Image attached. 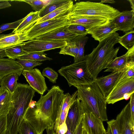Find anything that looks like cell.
Instances as JSON below:
<instances>
[{"label": "cell", "instance_id": "obj_37", "mask_svg": "<svg viewBox=\"0 0 134 134\" xmlns=\"http://www.w3.org/2000/svg\"><path fill=\"white\" fill-rule=\"evenodd\" d=\"M23 20V18L15 21L3 24L0 26V34L5 31L10 29L14 30L19 25Z\"/></svg>", "mask_w": 134, "mask_h": 134}, {"label": "cell", "instance_id": "obj_9", "mask_svg": "<svg viewBox=\"0 0 134 134\" xmlns=\"http://www.w3.org/2000/svg\"><path fill=\"white\" fill-rule=\"evenodd\" d=\"M134 93V78L122 79L105 98L107 104H113L121 100L124 94Z\"/></svg>", "mask_w": 134, "mask_h": 134}, {"label": "cell", "instance_id": "obj_28", "mask_svg": "<svg viewBox=\"0 0 134 134\" xmlns=\"http://www.w3.org/2000/svg\"><path fill=\"white\" fill-rule=\"evenodd\" d=\"M21 44L6 48L5 52L6 57L15 60L18 57L27 53L23 49Z\"/></svg>", "mask_w": 134, "mask_h": 134}, {"label": "cell", "instance_id": "obj_5", "mask_svg": "<svg viewBox=\"0 0 134 134\" xmlns=\"http://www.w3.org/2000/svg\"><path fill=\"white\" fill-rule=\"evenodd\" d=\"M87 55L82 60L63 66L58 72L66 80L70 87L90 84L94 79L89 72L87 64Z\"/></svg>", "mask_w": 134, "mask_h": 134}, {"label": "cell", "instance_id": "obj_38", "mask_svg": "<svg viewBox=\"0 0 134 134\" xmlns=\"http://www.w3.org/2000/svg\"><path fill=\"white\" fill-rule=\"evenodd\" d=\"M113 134H121L116 119H113L107 122Z\"/></svg>", "mask_w": 134, "mask_h": 134}, {"label": "cell", "instance_id": "obj_18", "mask_svg": "<svg viewBox=\"0 0 134 134\" xmlns=\"http://www.w3.org/2000/svg\"><path fill=\"white\" fill-rule=\"evenodd\" d=\"M40 18L39 15V12H31L25 17L19 25L12 33L17 34L22 37L28 30Z\"/></svg>", "mask_w": 134, "mask_h": 134}, {"label": "cell", "instance_id": "obj_23", "mask_svg": "<svg viewBox=\"0 0 134 134\" xmlns=\"http://www.w3.org/2000/svg\"><path fill=\"white\" fill-rule=\"evenodd\" d=\"M19 76L18 74L15 73L5 75L0 82V87L7 89L12 93L17 86Z\"/></svg>", "mask_w": 134, "mask_h": 134}, {"label": "cell", "instance_id": "obj_16", "mask_svg": "<svg viewBox=\"0 0 134 134\" xmlns=\"http://www.w3.org/2000/svg\"><path fill=\"white\" fill-rule=\"evenodd\" d=\"M118 31L116 26L110 21L104 24L87 29L88 34H90L95 40L99 42L112 33Z\"/></svg>", "mask_w": 134, "mask_h": 134}, {"label": "cell", "instance_id": "obj_14", "mask_svg": "<svg viewBox=\"0 0 134 134\" xmlns=\"http://www.w3.org/2000/svg\"><path fill=\"white\" fill-rule=\"evenodd\" d=\"M83 114L80 100L77 97L70 107L65 120L72 134L81 120Z\"/></svg>", "mask_w": 134, "mask_h": 134}, {"label": "cell", "instance_id": "obj_49", "mask_svg": "<svg viewBox=\"0 0 134 134\" xmlns=\"http://www.w3.org/2000/svg\"><path fill=\"white\" fill-rule=\"evenodd\" d=\"M128 1L130 2L131 8H132V10L134 11V0H129Z\"/></svg>", "mask_w": 134, "mask_h": 134}, {"label": "cell", "instance_id": "obj_19", "mask_svg": "<svg viewBox=\"0 0 134 134\" xmlns=\"http://www.w3.org/2000/svg\"><path fill=\"white\" fill-rule=\"evenodd\" d=\"M23 71L21 66L15 60L0 58V76L4 77L8 74L15 73L20 76Z\"/></svg>", "mask_w": 134, "mask_h": 134}, {"label": "cell", "instance_id": "obj_42", "mask_svg": "<svg viewBox=\"0 0 134 134\" xmlns=\"http://www.w3.org/2000/svg\"><path fill=\"white\" fill-rule=\"evenodd\" d=\"M131 115L132 120L134 121V93L130 97V101Z\"/></svg>", "mask_w": 134, "mask_h": 134}, {"label": "cell", "instance_id": "obj_24", "mask_svg": "<svg viewBox=\"0 0 134 134\" xmlns=\"http://www.w3.org/2000/svg\"><path fill=\"white\" fill-rule=\"evenodd\" d=\"M73 2L72 0L68 1L63 5L44 17L40 18L36 23H39L52 19L71 9L73 6Z\"/></svg>", "mask_w": 134, "mask_h": 134}, {"label": "cell", "instance_id": "obj_15", "mask_svg": "<svg viewBox=\"0 0 134 134\" xmlns=\"http://www.w3.org/2000/svg\"><path fill=\"white\" fill-rule=\"evenodd\" d=\"M110 21L116 26L118 30L125 32L133 30L134 11H124Z\"/></svg>", "mask_w": 134, "mask_h": 134}, {"label": "cell", "instance_id": "obj_52", "mask_svg": "<svg viewBox=\"0 0 134 134\" xmlns=\"http://www.w3.org/2000/svg\"><path fill=\"white\" fill-rule=\"evenodd\" d=\"M83 130V134H87V133L84 130Z\"/></svg>", "mask_w": 134, "mask_h": 134}, {"label": "cell", "instance_id": "obj_35", "mask_svg": "<svg viewBox=\"0 0 134 134\" xmlns=\"http://www.w3.org/2000/svg\"><path fill=\"white\" fill-rule=\"evenodd\" d=\"M18 133L19 134H37L31 125L23 120L19 127Z\"/></svg>", "mask_w": 134, "mask_h": 134}, {"label": "cell", "instance_id": "obj_4", "mask_svg": "<svg viewBox=\"0 0 134 134\" xmlns=\"http://www.w3.org/2000/svg\"><path fill=\"white\" fill-rule=\"evenodd\" d=\"M121 13L110 5L100 2L81 1L74 4L69 15L100 17L110 21Z\"/></svg>", "mask_w": 134, "mask_h": 134}, {"label": "cell", "instance_id": "obj_32", "mask_svg": "<svg viewBox=\"0 0 134 134\" xmlns=\"http://www.w3.org/2000/svg\"><path fill=\"white\" fill-rule=\"evenodd\" d=\"M16 62L22 67L23 70H29L35 67L41 65L43 63L41 61L24 59H17Z\"/></svg>", "mask_w": 134, "mask_h": 134}, {"label": "cell", "instance_id": "obj_26", "mask_svg": "<svg viewBox=\"0 0 134 134\" xmlns=\"http://www.w3.org/2000/svg\"><path fill=\"white\" fill-rule=\"evenodd\" d=\"M88 37L86 35L77 36L74 40L77 44L79 48L78 53L75 61L76 63L81 61L85 57L84 55V47Z\"/></svg>", "mask_w": 134, "mask_h": 134}, {"label": "cell", "instance_id": "obj_12", "mask_svg": "<svg viewBox=\"0 0 134 134\" xmlns=\"http://www.w3.org/2000/svg\"><path fill=\"white\" fill-rule=\"evenodd\" d=\"M22 74L32 89L41 95L43 94L47 87L45 79L39 69L35 68L23 70Z\"/></svg>", "mask_w": 134, "mask_h": 134}, {"label": "cell", "instance_id": "obj_20", "mask_svg": "<svg viewBox=\"0 0 134 134\" xmlns=\"http://www.w3.org/2000/svg\"><path fill=\"white\" fill-rule=\"evenodd\" d=\"M77 36L66 30L47 33L33 39L48 41H63L72 40Z\"/></svg>", "mask_w": 134, "mask_h": 134}, {"label": "cell", "instance_id": "obj_2", "mask_svg": "<svg viewBox=\"0 0 134 134\" xmlns=\"http://www.w3.org/2000/svg\"><path fill=\"white\" fill-rule=\"evenodd\" d=\"M120 37L116 32L112 33L99 42L92 52L87 55L88 68L94 80L117 57L120 47L114 48V47L118 42Z\"/></svg>", "mask_w": 134, "mask_h": 134}, {"label": "cell", "instance_id": "obj_7", "mask_svg": "<svg viewBox=\"0 0 134 134\" xmlns=\"http://www.w3.org/2000/svg\"><path fill=\"white\" fill-rule=\"evenodd\" d=\"M66 41H48L32 39L23 43L22 48L27 53L44 52L56 48H60L65 46Z\"/></svg>", "mask_w": 134, "mask_h": 134}, {"label": "cell", "instance_id": "obj_22", "mask_svg": "<svg viewBox=\"0 0 134 134\" xmlns=\"http://www.w3.org/2000/svg\"><path fill=\"white\" fill-rule=\"evenodd\" d=\"M12 93L7 89L0 87V116L6 115L11 108Z\"/></svg>", "mask_w": 134, "mask_h": 134}, {"label": "cell", "instance_id": "obj_51", "mask_svg": "<svg viewBox=\"0 0 134 134\" xmlns=\"http://www.w3.org/2000/svg\"><path fill=\"white\" fill-rule=\"evenodd\" d=\"M67 126L68 127V130L65 134H72L71 132L69 126L67 125Z\"/></svg>", "mask_w": 134, "mask_h": 134}, {"label": "cell", "instance_id": "obj_6", "mask_svg": "<svg viewBox=\"0 0 134 134\" xmlns=\"http://www.w3.org/2000/svg\"><path fill=\"white\" fill-rule=\"evenodd\" d=\"M72 8L52 19L36 23L23 36L25 41L32 40L47 33L66 30L70 25L68 16Z\"/></svg>", "mask_w": 134, "mask_h": 134}, {"label": "cell", "instance_id": "obj_11", "mask_svg": "<svg viewBox=\"0 0 134 134\" xmlns=\"http://www.w3.org/2000/svg\"><path fill=\"white\" fill-rule=\"evenodd\" d=\"M133 68H134V45L125 54L115 58L104 72L122 71Z\"/></svg>", "mask_w": 134, "mask_h": 134}, {"label": "cell", "instance_id": "obj_30", "mask_svg": "<svg viewBox=\"0 0 134 134\" xmlns=\"http://www.w3.org/2000/svg\"><path fill=\"white\" fill-rule=\"evenodd\" d=\"M77 94V90L74 92L72 95H70L69 93L64 94L63 102L58 113L61 111L69 109L76 100Z\"/></svg>", "mask_w": 134, "mask_h": 134}, {"label": "cell", "instance_id": "obj_13", "mask_svg": "<svg viewBox=\"0 0 134 134\" xmlns=\"http://www.w3.org/2000/svg\"><path fill=\"white\" fill-rule=\"evenodd\" d=\"M116 120L121 134H134V121L131 117L130 102L117 115Z\"/></svg>", "mask_w": 134, "mask_h": 134}, {"label": "cell", "instance_id": "obj_3", "mask_svg": "<svg viewBox=\"0 0 134 134\" xmlns=\"http://www.w3.org/2000/svg\"><path fill=\"white\" fill-rule=\"evenodd\" d=\"M74 86L77 89V97L85 103L89 110L103 122L108 121L105 98L95 81L90 84Z\"/></svg>", "mask_w": 134, "mask_h": 134}, {"label": "cell", "instance_id": "obj_40", "mask_svg": "<svg viewBox=\"0 0 134 134\" xmlns=\"http://www.w3.org/2000/svg\"><path fill=\"white\" fill-rule=\"evenodd\" d=\"M67 130V126L65 122L58 127L54 132L55 134H65Z\"/></svg>", "mask_w": 134, "mask_h": 134}, {"label": "cell", "instance_id": "obj_39", "mask_svg": "<svg viewBox=\"0 0 134 134\" xmlns=\"http://www.w3.org/2000/svg\"><path fill=\"white\" fill-rule=\"evenodd\" d=\"M6 115L0 116V134H7Z\"/></svg>", "mask_w": 134, "mask_h": 134}, {"label": "cell", "instance_id": "obj_8", "mask_svg": "<svg viewBox=\"0 0 134 134\" xmlns=\"http://www.w3.org/2000/svg\"><path fill=\"white\" fill-rule=\"evenodd\" d=\"M126 70L112 72L107 75L97 77L95 79V82L105 98L120 81L123 79Z\"/></svg>", "mask_w": 134, "mask_h": 134}, {"label": "cell", "instance_id": "obj_46", "mask_svg": "<svg viewBox=\"0 0 134 134\" xmlns=\"http://www.w3.org/2000/svg\"><path fill=\"white\" fill-rule=\"evenodd\" d=\"M6 48L0 47V58L7 57L5 52Z\"/></svg>", "mask_w": 134, "mask_h": 134}, {"label": "cell", "instance_id": "obj_48", "mask_svg": "<svg viewBox=\"0 0 134 134\" xmlns=\"http://www.w3.org/2000/svg\"><path fill=\"white\" fill-rule=\"evenodd\" d=\"M100 2L102 3H115V1L114 0H101V1Z\"/></svg>", "mask_w": 134, "mask_h": 134}, {"label": "cell", "instance_id": "obj_10", "mask_svg": "<svg viewBox=\"0 0 134 134\" xmlns=\"http://www.w3.org/2000/svg\"><path fill=\"white\" fill-rule=\"evenodd\" d=\"M83 112V129L87 134H105L106 130L100 119L91 112Z\"/></svg>", "mask_w": 134, "mask_h": 134}, {"label": "cell", "instance_id": "obj_1", "mask_svg": "<svg viewBox=\"0 0 134 134\" xmlns=\"http://www.w3.org/2000/svg\"><path fill=\"white\" fill-rule=\"evenodd\" d=\"M64 91L58 86H53L45 95L26 110L23 120L29 123L37 134H42L46 129L53 127L62 105Z\"/></svg>", "mask_w": 134, "mask_h": 134}, {"label": "cell", "instance_id": "obj_21", "mask_svg": "<svg viewBox=\"0 0 134 134\" xmlns=\"http://www.w3.org/2000/svg\"><path fill=\"white\" fill-rule=\"evenodd\" d=\"M25 41L21 36L12 32L8 34H0V47L6 48L21 44Z\"/></svg>", "mask_w": 134, "mask_h": 134}, {"label": "cell", "instance_id": "obj_36", "mask_svg": "<svg viewBox=\"0 0 134 134\" xmlns=\"http://www.w3.org/2000/svg\"><path fill=\"white\" fill-rule=\"evenodd\" d=\"M43 76L47 77L53 83H56L58 77V73L52 68L48 67L44 68L42 71Z\"/></svg>", "mask_w": 134, "mask_h": 134}, {"label": "cell", "instance_id": "obj_25", "mask_svg": "<svg viewBox=\"0 0 134 134\" xmlns=\"http://www.w3.org/2000/svg\"><path fill=\"white\" fill-rule=\"evenodd\" d=\"M69 0H51L49 3L39 12L40 18L52 12L57 8L63 5Z\"/></svg>", "mask_w": 134, "mask_h": 134}, {"label": "cell", "instance_id": "obj_17", "mask_svg": "<svg viewBox=\"0 0 134 134\" xmlns=\"http://www.w3.org/2000/svg\"><path fill=\"white\" fill-rule=\"evenodd\" d=\"M70 24H78L85 26L87 29L101 25L109 21L103 17L91 16H75L69 15Z\"/></svg>", "mask_w": 134, "mask_h": 134}, {"label": "cell", "instance_id": "obj_43", "mask_svg": "<svg viewBox=\"0 0 134 134\" xmlns=\"http://www.w3.org/2000/svg\"><path fill=\"white\" fill-rule=\"evenodd\" d=\"M11 6L8 0H0V9L9 8Z\"/></svg>", "mask_w": 134, "mask_h": 134}, {"label": "cell", "instance_id": "obj_31", "mask_svg": "<svg viewBox=\"0 0 134 134\" xmlns=\"http://www.w3.org/2000/svg\"><path fill=\"white\" fill-rule=\"evenodd\" d=\"M50 0H23L18 1L25 2L31 5L35 12H40L49 2Z\"/></svg>", "mask_w": 134, "mask_h": 134}, {"label": "cell", "instance_id": "obj_33", "mask_svg": "<svg viewBox=\"0 0 134 134\" xmlns=\"http://www.w3.org/2000/svg\"><path fill=\"white\" fill-rule=\"evenodd\" d=\"M87 29L84 26L78 24H70L66 30L77 36L86 35L88 34Z\"/></svg>", "mask_w": 134, "mask_h": 134}, {"label": "cell", "instance_id": "obj_27", "mask_svg": "<svg viewBox=\"0 0 134 134\" xmlns=\"http://www.w3.org/2000/svg\"><path fill=\"white\" fill-rule=\"evenodd\" d=\"M47 54L44 52H32L18 57L17 59H24L32 60L43 61L47 60H51L52 59L47 56Z\"/></svg>", "mask_w": 134, "mask_h": 134}, {"label": "cell", "instance_id": "obj_53", "mask_svg": "<svg viewBox=\"0 0 134 134\" xmlns=\"http://www.w3.org/2000/svg\"><path fill=\"white\" fill-rule=\"evenodd\" d=\"M3 77H4L0 76V82Z\"/></svg>", "mask_w": 134, "mask_h": 134}, {"label": "cell", "instance_id": "obj_44", "mask_svg": "<svg viewBox=\"0 0 134 134\" xmlns=\"http://www.w3.org/2000/svg\"><path fill=\"white\" fill-rule=\"evenodd\" d=\"M83 131L82 119L73 134H83Z\"/></svg>", "mask_w": 134, "mask_h": 134}, {"label": "cell", "instance_id": "obj_47", "mask_svg": "<svg viewBox=\"0 0 134 134\" xmlns=\"http://www.w3.org/2000/svg\"><path fill=\"white\" fill-rule=\"evenodd\" d=\"M46 130L47 134H55L53 127H49Z\"/></svg>", "mask_w": 134, "mask_h": 134}, {"label": "cell", "instance_id": "obj_50", "mask_svg": "<svg viewBox=\"0 0 134 134\" xmlns=\"http://www.w3.org/2000/svg\"><path fill=\"white\" fill-rule=\"evenodd\" d=\"M105 134H113L110 129L108 125V126L107 130L106 131Z\"/></svg>", "mask_w": 134, "mask_h": 134}, {"label": "cell", "instance_id": "obj_34", "mask_svg": "<svg viewBox=\"0 0 134 134\" xmlns=\"http://www.w3.org/2000/svg\"><path fill=\"white\" fill-rule=\"evenodd\" d=\"M75 41L72 40L66 41V44L61 48L59 54L74 57Z\"/></svg>", "mask_w": 134, "mask_h": 134}, {"label": "cell", "instance_id": "obj_29", "mask_svg": "<svg viewBox=\"0 0 134 134\" xmlns=\"http://www.w3.org/2000/svg\"><path fill=\"white\" fill-rule=\"evenodd\" d=\"M127 50L134 45V30L127 32L122 36H120L118 42Z\"/></svg>", "mask_w": 134, "mask_h": 134}, {"label": "cell", "instance_id": "obj_41", "mask_svg": "<svg viewBox=\"0 0 134 134\" xmlns=\"http://www.w3.org/2000/svg\"><path fill=\"white\" fill-rule=\"evenodd\" d=\"M134 78V68L126 70L125 72L123 79Z\"/></svg>", "mask_w": 134, "mask_h": 134}, {"label": "cell", "instance_id": "obj_45", "mask_svg": "<svg viewBox=\"0 0 134 134\" xmlns=\"http://www.w3.org/2000/svg\"><path fill=\"white\" fill-rule=\"evenodd\" d=\"M134 93H126L124 94L121 99V100L125 99L127 100L130 98L132 94Z\"/></svg>", "mask_w": 134, "mask_h": 134}]
</instances>
